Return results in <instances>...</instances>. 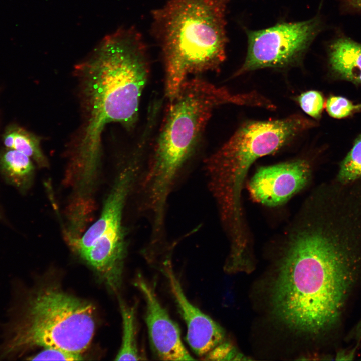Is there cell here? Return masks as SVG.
Here are the masks:
<instances>
[{"instance_id": "1", "label": "cell", "mask_w": 361, "mask_h": 361, "mask_svg": "<svg viewBox=\"0 0 361 361\" xmlns=\"http://www.w3.org/2000/svg\"><path fill=\"white\" fill-rule=\"evenodd\" d=\"M311 205L286 236L271 302L289 329L318 336L337 326L361 281V216L333 202Z\"/></svg>"}, {"instance_id": "2", "label": "cell", "mask_w": 361, "mask_h": 361, "mask_svg": "<svg viewBox=\"0 0 361 361\" xmlns=\"http://www.w3.org/2000/svg\"><path fill=\"white\" fill-rule=\"evenodd\" d=\"M84 123L77 142L78 155L99 158L102 132L107 124L131 128L148 76L146 48L133 28H121L106 36L77 64Z\"/></svg>"}, {"instance_id": "3", "label": "cell", "mask_w": 361, "mask_h": 361, "mask_svg": "<svg viewBox=\"0 0 361 361\" xmlns=\"http://www.w3.org/2000/svg\"><path fill=\"white\" fill-rule=\"evenodd\" d=\"M95 328L91 303L52 285L29 287L16 278L0 323V359L16 360L38 347L81 354L89 346Z\"/></svg>"}, {"instance_id": "4", "label": "cell", "mask_w": 361, "mask_h": 361, "mask_svg": "<svg viewBox=\"0 0 361 361\" xmlns=\"http://www.w3.org/2000/svg\"><path fill=\"white\" fill-rule=\"evenodd\" d=\"M257 93L234 94L201 77L187 78L170 104L147 175L148 203L154 212L165 211L179 171L194 152L214 110L224 104L257 106Z\"/></svg>"}, {"instance_id": "5", "label": "cell", "mask_w": 361, "mask_h": 361, "mask_svg": "<svg viewBox=\"0 0 361 361\" xmlns=\"http://www.w3.org/2000/svg\"><path fill=\"white\" fill-rule=\"evenodd\" d=\"M227 0H168L153 12V31L170 100L190 75L218 69L226 58Z\"/></svg>"}, {"instance_id": "6", "label": "cell", "mask_w": 361, "mask_h": 361, "mask_svg": "<svg viewBox=\"0 0 361 361\" xmlns=\"http://www.w3.org/2000/svg\"><path fill=\"white\" fill-rule=\"evenodd\" d=\"M315 123L300 115L244 123L208 161L214 194L224 222L235 228L244 224L242 187L252 164L272 154Z\"/></svg>"}, {"instance_id": "7", "label": "cell", "mask_w": 361, "mask_h": 361, "mask_svg": "<svg viewBox=\"0 0 361 361\" xmlns=\"http://www.w3.org/2000/svg\"><path fill=\"white\" fill-rule=\"evenodd\" d=\"M322 28L315 17L307 21L277 24L247 32L248 47L244 63L234 76L264 68H282L301 59Z\"/></svg>"}, {"instance_id": "8", "label": "cell", "mask_w": 361, "mask_h": 361, "mask_svg": "<svg viewBox=\"0 0 361 361\" xmlns=\"http://www.w3.org/2000/svg\"><path fill=\"white\" fill-rule=\"evenodd\" d=\"M311 167L296 160L260 167L251 178L249 190L253 198L268 206H277L302 190L310 180Z\"/></svg>"}, {"instance_id": "9", "label": "cell", "mask_w": 361, "mask_h": 361, "mask_svg": "<svg viewBox=\"0 0 361 361\" xmlns=\"http://www.w3.org/2000/svg\"><path fill=\"white\" fill-rule=\"evenodd\" d=\"M135 285L144 298L145 321L155 356L162 360H194L182 342L177 324L159 301L155 288L140 275Z\"/></svg>"}, {"instance_id": "10", "label": "cell", "mask_w": 361, "mask_h": 361, "mask_svg": "<svg viewBox=\"0 0 361 361\" xmlns=\"http://www.w3.org/2000/svg\"><path fill=\"white\" fill-rule=\"evenodd\" d=\"M164 273L179 312L187 327V341L194 353L204 357L224 341L225 332L210 316L193 305L188 299L170 260L163 263Z\"/></svg>"}, {"instance_id": "11", "label": "cell", "mask_w": 361, "mask_h": 361, "mask_svg": "<svg viewBox=\"0 0 361 361\" xmlns=\"http://www.w3.org/2000/svg\"><path fill=\"white\" fill-rule=\"evenodd\" d=\"M133 166L120 175L105 204L99 219L80 238L73 240L72 245L78 253L90 246L105 232L121 228V215L124 202L134 175Z\"/></svg>"}, {"instance_id": "12", "label": "cell", "mask_w": 361, "mask_h": 361, "mask_svg": "<svg viewBox=\"0 0 361 361\" xmlns=\"http://www.w3.org/2000/svg\"><path fill=\"white\" fill-rule=\"evenodd\" d=\"M329 64L332 71L341 79L361 84V44L341 37L329 48Z\"/></svg>"}, {"instance_id": "13", "label": "cell", "mask_w": 361, "mask_h": 361, "mask_svg": "<svg viewBox=\"0 0 361 361\" xmlns=\"http://www.w3.org/2000/svg\"><path fill=\"white\" fill-rule=\"evenodd\" d=\"M34 171L31 159L23 153L8 148L0 151V174L20 193L24 194L30 188Z\"/></svg>"}, {"instance_id": "14", "label": "cell", "mask_w": 361, "mask_h": 361, "mask_svg": "<svg viewBox=\"0 0 361 361\" xmlns=\"http://www.w3.org/2000/svg\"><path fill=\"white\" fill-rule=\"evenodd\" d=\"M6 148L23 153L40 166L45 165L46 160L40 146V138L15 125L9 126L3 136Z\"/></svg>"}, {"instance_id": "15", "label": "cell", "mask_w": 361, "mask_h": 361, "mask_svg": "<svg viewBox=\"0 0 361 361\" xmlns=\"http://www.w3.org/2000/svg\"><path fill=\"white\" fill-rule=\"evenodd\" d=\"M123 323V335L121 346L116 355V360H138L141 359L139 354L136 336L135 308L120 304Z\"/></svg>"}, {"instance_id": "16", "label": "cell", "mask_w": 361, "mask_h": 361, "mask_svg": "<svg viewBox=\"0 0 361 361\" xmlns=\"http://www.w3.org/2000/svg\"><path fill=\"white\" fill-rule=\"evenodd\" d=\"M361 178V135L340 164L337 181L342 184L355 182Z\"/></svg>"}, {"instance_id": "17", "label": "cell", "mask_w": 361, "mask_h": 361, "mask_svg": "<svg viewBox=\"0 0 361 361\" xmlns=\"http://www.w3.org/2000/svg\"><path fill=\"white\" fill-rule=\"evenodd\" d=\"M296 100L307 114L316 119L320 118L324 103L320 92L315 90L305 92L298 96Z\"/></svg>"}, {"instance_id": "18", "label": "cell", "mask_w": 361, "mask_h": 361, "mask_svg": "<svg viewBox=\"0 0 361 361\" xmlns=\"http://www.w3.org/2000/svg\"><path fill=\"white\" fill-rule=\"evenodd\" d=\"M326 109L329 115L340 119L351 115L361 109V104L354 105L351 101L341 96H330L326 102Z\"/></svg>"}, {"instance_id": "19", "label": "cell", "mask_w": 361, "mask_h": 361, "mask_svg": "<svg viewBox=\"0 0 361 361\" xmlns=\"http://www.w3.org/2000/svg\"><path fill=\"white\" fill-rule=\"evenodd\" d=\"M30 360H80L83 358L81 354H75L55 348H45L43 350L31 356Z\"/></svg>"}, {"instance_id": "20", "label": "cell", "mask_w": 361, "mask_h": 361, "mask_svg": "<svg viewBox=\"0 0 361 361\" xmlns=\"http://www.w3.org/2000/svg\"><path fill=\"white\" fill-rule=\"evenodd\" d=\"M209 360H241V355L237 354L235 349L229 343L222 341L205 356Z\"/></svg>"}, {"instance_id": "21", "label": "cell", "mask_w": 361, "mask_h": 361, "mask_svg": "<svg viewBox=\"0 0 361 361\" xmlns=\"http://www.w3.org/2000/svg\"><path fill=\"white\" fill-rule=\"evenodd\" d=\"M348 338L356 341L361 340V319L350 333Z\"/></svg>"}, {"instance_id": "22", "label": "cell", "mask_w": 361, "mask_h": 361, "mask_svg": "<svg viewBox=\"0 0 361 361\" xmlns=\"http://www.w3.org/2000/svg\"><path fill=\"white\" fill-rule=\"evenodd\" d=\"M346 6L354 10L361 11V0H341Z\"/></svg>"}, {"instance_id": "23", "label": "cell", "mask_w": 361, "mask_h": 361, "mask_svg": "<svg viewBox=\"0 0 361 361\" xmlns=\"http://www.w3.org/2000/svg\"><path fill=\"white\" fill-rule=\"evenodd\" d=\"M354 349H352L351 350H344L343 352L340 351V352L338 353L336 359L338 360H344L346 359V357H347V360H351L350 357H351L352 359H353V357L354 356Z\"/></svg>"}, {"instance_id": "24", "label": "cell", "mask_w": 361, "mask_h": 361, "mask_svg": "<svg viewBox=\"0 0 361 361\" xmlns=\"http://www.w3.org/2000/svg\"><path fill=\"white\" fill-rule=\"evenodd\" d=\"M227 1H228V0H227Z\"/></svg>"}]
</instances>
